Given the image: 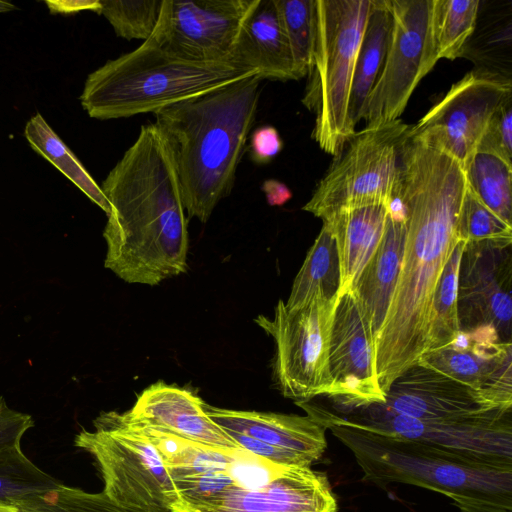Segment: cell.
<instances>
[{
    "label": "cell",
    "mask_w": 512,
    "mask_h": 512,
    "mask_svg": "<svg viewBox=\"0 0 512 512\" xmlns=\"http://www.w3.org/2000/svg\"><path fill=\"white\" fill-rule=\"evenodd\" d=\"M467 190L462 165L424 138L410 135L402 154L396 195L405 212L406 237L400 272L374 346L380 389L427 351L432 296L459 240L458 219Z\"/></svg>",
    "instance_id": "obj_1"
},
{
    "label": "cell",
    "mask_w": 512,
    "mask_h": 512,
    "mask_svg": "<svg viewBox=\"0 0 512 512\" xmlns=\"http://www.w3.org/2000/svg\"><path fill=\"white\" fill-rule=\"evenodd\" d=\"M110 212L104 266L130 284L155 286L187 270L188 219L168 141L156 123L100 186Z\"/></svg>",
    "instance_id": "obj_2"
},
{
    "label": "cell",
    "mask_w": 512,
    "mask_h": 512,
    "mask_svg": "<svg viewBox=\"0 0 512 512\" xmlns=\"http://www.w3.org/2000/svg\"><path fill=\"white\" fill-rule=\"evenodd\" d=\"M262 80L253 75L154 113L170 146L190 218L206 223L230 194L255 120Z\"/></svg>",
    "instance_id": "obj_3"
},
{
    "label": "cell",
    "mask_w": 512,
    "mask_h": 512,
    "mask_svg": "<svg viewBox=\"0 0 512 512\" xmlns=\"http://www.w3.org/2000/svg\"><path fill=\"white\" fill-rule=\"evenodd\" d=\"M355 456L363 479L404 483L451 498L462 512H512V466L355 427L330 410L300 403Z\"/></svg>",
    "instance_id": "obj_4"
},
{
    "label": "cell",
    "mask_w": 512,
    "mask_h": 512,
    "mask_svg": "<svg viewBox=\"0 0 512 512\" xmlns=\"http://www.w3.org/2000/svg\"><path fill=\"white\" fill-rule=\"evenodd\" d=\"M253 75L258 73L231 62L180 59L147 39L92 72L80 101L91 118H127L155 113Z\"/></svg>",
    "instance_id": "obj_5"
},
{
    "label": "cell",
    "mask_w": 512,
    "mask_h": 512,
    "mask_svg": "<svg viewBox=\"0 0 512 512\" xmlns=\"http://www.w3.org/2000/svg\"><path fill=\"white\" fill-rule=\"evenodd\" d=\"M371 0H315L316 38L304 105L316 115L312 137L338 156L355 134L349 103Z\"/></svg>",
    "instance_id": "obj_6"
},
{
    "label": "cell",
    "mask_w": 512,
    "mask_h": 512,
    "mask_svg": "<svg viewBox=\"0 0 512 512\" xmlns=\"http://www.w3.org/2000/svg\"><path fill=\"white\" fill-rule=\"evenodd\" d=\"M411 128L397 119L355 132L302 209L324 220L344 209L388 206L400 186Z\"/></svg>",
    "instance_id": "obj_7"
},
{
    "label": "cell",
    "mask_w": 512,
    "mask_h": 512,
    "mask_svg": "<svg viewBox=\"0 0 512 512\" xmlns=\"http://www.w3.org/2000/svg\"><path fill=\"white\" fill-rule=\"evenodd\" d=\"M74 444L94 458L114 503L129 512H171L178 500L173 479L153 445L119 413H101L94 430H81Z\"/></svg>",
    "instance_id": "obj_8"
},
{
    "label": "cell",
    "mask_w": 512,
    "mask_h": 512,
    "mask_svg": "<svg viewBox=\"0 0 512 512\" xmlns=\"http://www.w3.org/2000/svg\"><path fill=\"white\" fill-rule=\"evenodd\" d=\"M335 303L317 298L288 308L279 300L271 318L259 315L254 319L275 343V383L296 404L330 392L328 353Z\"/></svg>",
    "instance_id": "obj_9"
},
{
    "label": "cell",
    "mask_w": 512,
    "mask_h": 512,
    "mask_svg": "<svg viewBox=\"0 0 512 512\" xmlns=\"http://www.w3.org/2000/svg\"><path fill=\"white\" fill-rule=\"evenodd\" d=\"M388 4L390 37L362 112L366 126L399 119L419 82L438 61L431 27L433 0H388Z\"/></svg>",
    "instance_id": "obj_10"
},
{
    "label": "cell",
    "mask_w": 512,
    "mask_h": 512,
    "mask_svg": "<svg viewBox=\"0 0 512 512\" xmlns=\"http://www.w3.org/2000/svg\"><path fill=\"white\" fill-rule=\"evenodd\" d=\"M337 411L333 413L364 430L512 466L511 411L461 421L422 420L395 413L382 403L337 405Z\"/></svg>",
    "instance_id": "obj_11"
},
{
    "label": "cell",
    "mask_w": 512,
    "mask_h": 512,
    "mask_svg": "<svg viewBox=\"0 0 512 512\" xmlns=\"http://www.w3.org/2000/svg\"><path fill=\"white\" fill-rule=\"evenodd\" d=\"M258 2L163 0L159 20L148 40L180 59L231 62L240 31Z\"/></svg>",
    "instance_id": "obj_12"
},
{
    "label": "cell",
    "mask_w": 512,
    "mask_h": 512,
    "mask_svg": "<svg viewBox=\"0 0 512 512\" xmlns=\"http://www.w3.org/2000/svg\"><path fill=\"white\" fill-rule=\"evenodd\" d=\"M511 93L509 78L487 70H473L412 126L410 134L446 151L465 169L492 116Z\"/></svg>",
    "instance_id": "obj_13"
},
{
    "label": "cell",
    "mask_w": 512,
    "mask_h": 512,
    "mask_svg": "<svg viewBox=\"0 0 512 512\" xmlns=\"http://www.w3.org/2000/svg\"><path fill=\"white\" fill-rule=\"evenodd\" d=\"M511 279V244L466 243L458 280L459 331L492 329L511 343Z\"/></svg>",
    "instance_id": "obj_14"
},
{
    "label": "cell",
    "mask_w": 512,
    "mask_h": 512,
    "mask_svg": "<svg viewBox=\"0 0 512 512\" xmlns=\"http://www.w3.org/2000/svg\"><path fill=\"white\" fill-rule=\"evenodd\" d=\"M371 325L352 290L335 303L330 330L328 366L331 388L327 397L341 406L384 403L374 355Z\"/></svg>",
    "instance_id": "obj_15"
},
{
    "label": "cell",
    "mask_w": 512,
    "mask_h": 512,
    "mask_svg": "<svg viewBox=\"0 0 512 512\" xmlns=\"http://www.w3.org/2000/svg\"><path fill=\"white\" fill-rule=\"evenodd\" d=\"M382 404L395 413L422 420L461 421L510 412L512 400L416 363L394 380Z\"/></svg>",
    "instance_id": "obj_16"
},
{
    "label": "cell",
    "mask_w": 512,
    "mask_h": 512,
    "mask_svg": "<svg viewBox=\"0 0 512 512\" xmlns=\"http://www.w3.org/2000/svg\"><path fill=\"white\" fill-rule=\"evenodd\" d=\"M337 499L325 473L287 467L265 485L228 486L210 496L179 501L171 512H336Z\"/></svg>",
    "instance_id": "obj_17"
},
{
    "label": "cell",
    "mask_w": 512,
    "mask_h": 512,
    "mask_svg": "<svg viewBox=\"0 0 512 512\" xmlns=\"http://www.w3.org/2000/svg\"><path fill=\"white\" fill-rule=\"evenodd\" d=\"M205 405L193 391L159 381L144 389L126 413L203 446L227 453L243 449L208 416Z\"/></svg>",
    "instance_id": "obj_18"
},
{
    "label": "cell",
    "mask_w": 512,
    "mask_h": 512,
    "mask_svg": "<svg viewBox=\"0 0 512 512\" xmlns=\"http://www.w3.org/2000/svg\"><path fill=\"white\" fill-rule=\"evenodd\" d=\"M511 356V343L459 331L450 344L424 353L417 363L512 400Z\"/></svg>",
    "instance_id": "obj_19"
},
{
    "label": "cell",
    "mask_w": 512,
    "mask_h": 512,
    "mask_svg": "<svg viewBox=\"0 0 512 512\" xmlns=\"http://www.w3.org/2000/svg\"><path fill=\"white\" fill-rule=\"evenodd\" d=\"M208 416L226 431L247 435L256 440L306 457L312 464L325 449L326 426L315 417L232 410L205 405Z\"/></svg>",
    "instance_id": "obj_20"
},
{
    "label": "cell",
    "mask_w": 512,
    "mask_h": 512,
    "mask_svg": "<svg viewBox=\"0 0 512 512\" xmlns=\"http://www.w3.org/2000/svg\"><path fill=\"white\" fill-rule=\"evenodd\" d=\"M231 62L263 80H298L274 0H259L240 31Z\"/></svg>",
    "instance_id": "obj_21"
},
{
    "label": "cell",
    "mask_w": 512,
    "mask_h": 512,
    "mask_svg": "<svg viewBox=\"0 0 512 512\" xmlns=\"http://www.w3.org/2000/svg\"><path fill=\"white\" fill-rule=\"evenodd\" d=\"M406 237L405 222L389 216L382 239L351 289L376 340L397 284Z\"/></svg>",
    "instance_id": "obj_22"
},
{
    "label": "cell",
    "mask_w": 512,
    "mask_h": 512,
    "mask_svg": "<svg viewBox=\"0 0 512 512\" xmlns=\"http://www.w3.org/2000/svg\"><path fill=\"white\" fill-rule=\"evenodd\" d=\"M388 206L367 205L341 210L323 220L335 238L341 267L340 293L351 290L378 247L388 219Z\"/></svg>",
    "instance_id": "obj_23"
},
{
    "label": "cell",
    "mask_w": 512,
    "mask_h": 512,
    "mask_svg": "<svg viewBox=\"0 0 512 512\" xmlns=\"http://www.w3.org/2000/svg\"><path fill=\"white\" fill-rule=\"evenodd\" d=\"M119 416L153 445L173 481L199 474L228 472L239 451L227 453L203 446L163 428L135 420L126 412L119 413Z\"/></svg>",
    "instance_id": "obj_24"
},
{
    "label": "cell",
    "mask_w": 512,
    "mask_h": 512,
    "mask_svg": "<svg viewBox=\"0 0 512 512\" xmlns=\"http://www.w3.org/2000/svg\"><path fill=\"white\" fill-rule=\"evenodd\" d=\"M391 24L388 0H371L351 87L349 116L354 127L362 120L364 105L382 69Z\"/></svg>",
    "instance_id": "obj_25"
},
{
    "label": "cell",
    "mask_w": 512,
    "mask_h": 512,
    "mask_svg": "<svg viewBox=\"0 0 512 512\" xmlns=\"http://www.w3.org/2000/svg\"><path fill=\"white\" fill-rule=\"evenodd\" d=\"M341 286L338 248L329 226L321 231L309 249L291 288L288 308L303 306L314 299L336 301Z\"/></svg>",
    "instance_id": "obj_26"
},
{
    "label": "cell",
    "mask_w": 512,
    "mask_h": 512,
    "mask_svg": "<svg viewBox=\"0 0 512 512\" xmlns=\"http://www.w3.org/2000/svg\"><path fill=\"white\" fill-rule=\"evenodd\" d=\"M24 134L37 153L52 163L107 215L109 214L110 206L101 187L42 115L37 113L27 122Z\"/></svg>",
    "instance_id": "obj_27"
},
{
    "label": "cell",
    "mask_w": 512,
    "mask_h": 512,
    "mask_svg": "<svg viewBox=\"0 0 512 512\" xmlns=\"http://www.w3.org/2000/svg\"><path fill=\"white\" fill-rule=\"evenodd\" d=\"M464 171L468 189L512 225V164L494 154L477 151Z\"/></svg>",
    "instance_id": "obj_28"
},
{
    "label": "cell",
    "mask_w": 512,
    "mask_h": 512,
    "mask_svg": "<svg viewBox=\"0 0 512 512\" xmlns=\"http://www.w3.org/2000/svg\"><path fill=\"white\" fill-rule=\"evenodd\" d=\"M479 5L478 0H433L431 27L438 60L462 56L475 30Z\"/></svg>",
    "instance_id": "obj_29"
},
{
    "label": "cell",
    "mask_w": 512,
    "mask_h": 512,
    "mask_svg": "<svg viewBox=\"0 0 512 512\" xmlns=\"http://www.w3.org/2000/svg\"><path fill=\"white\" fill-rule=\"evenodd\" d=\"M465 244L464 240L458 241L436 283L431 302L429 339L426 352L450 344L459 332L457 315L458 280Z\"/></svg>",
    "instance_id": "obj_30"
},
{
    "label": "cell",
    "mask_w": 512,
    "mask_h": 512,
    "mask_svg": "<svg viewBox=\"0 0 512 512\" xmlns=\"http://www.w3.org/2000/svg\"><path fill=\"white\" fill-rule=\"evenodd\" d=\"M60 485L28 459L20 445L0 449V503L14 505Z\"/></svg>",
    "instance_id": "obj_31"
},
{
    "label": "cell",
    "mask_w": 512,
    "mask_h": 512,
    "mask_svg": "<svg viewBox=\"0 0 512 512\" xmlns=\"http://www.w3.org/2000/svg\"><path fill=\"white\" fill-rule=\"evenodd\" d=\"M292 54L296 76L312 67L316 38L315 0H274Z\"/></svg>",
    "instance_id": "obj_32"
},
{
    "label": "cell",
    "mask_w": 512,
    "mask_h": 512,
    "mask_svg": "<svg viewBox=\"0 0 512 512\" xmlns=\"http://www.w3.org/2000/svg\"><path fill=\"white\" fill-rule=\"evenodd\" d=\"M163 0H99L98 14L103 15L115 33L126 40H147L159 20Z\"/></svg>",
    "instance_id": "obj_33"
},
{
    "label": "cell",
    "mask_w": 512,
    "mask_h": 512,
    "mask_svg": "<svg viewBox=\"0 0 512 512\" xmlns=\"http://www.w3.org/2000/svg\"><path fill=\"white\" fill-rule=\"evenodd\" d=\"M13 506L19 512H129L109 499L103 491L90 493L63 484Z\"/></svg>",
    "instance_id": "obj_34"
},
{
    "label": "cell",
    "mask_w": 512,
    "mask_h": 512,
    "mask_svg": "<svg viewBox=\"0 0 512 512\" xmlns=\"http://www.w3.org/2000/svg\"><path fill=\"white\" fill-rule=\"evenodd\" d=\"M458 234L466 243H512V225L486 207L468 187L459 213Z\"/></svg>",
    "instance_id": "obj_35"
},
{
    "label": "cell",
    "mask_w": 512,
    "mask_h": 512,
    "mask_svg": "<svg viewBox=\"0 0 512 512\" xmlns=\"http://www.w3.org/2000/svg\"><path fill=\"white\" fill-rule=\"evenodd\" d=\"M477 151L494 154L512 164L511 97L492 116L480 140Z\"/></svg>",
    "instance_id": "obj_36"
},
{
    "label": "cell",
    "mask_w": 512,
    "mask_h": 512,
    "mask_svg": "<svg viewBox=\"0 0 512 512\" xmlns=\"http://www.w3.org/2000/svg\"><path fill=\"white\" fill-rule=\"evenodd\" d=\"M226 432L240 447L273 464L284 467H311L312 465L306 457L293 451L272 446L237 432Z\"/></svg>",
    "instance_id": "obj_37"
},
{
    "label": "cell",
    "mask_w": 512,
    "mask_h": 512,
    "mask_svg": "<svg viewBox=\"0 0 512 512\" xmlns=\"http://www.w3.org/2000/svg\"><path fill=\"white\" fill-rule=\"evenodd\" d=\"M33 426L32 416L10 408L0 396V449L20 445L24 434Z\"/></svg>",
    "instance_id": "obj_38"
},
{
    "label": "cell",
    "mask_w": 512,
    "mask_h": 512,
    "mask_svg": "<svg viewBox=\"0 0 512 512\" xmlns=\"http://www.w3.org/2000/svg\"><path fill=\"white\" fill-rule=\"evenodd\" d=\"M282 148L283 141L275 127L261 126L252 133L250 152L255 163L267 164L280 153Z\"/></svg>",
    "instance_id": "obj_39"
},
{
    "label": "cell",
    "mask_w": 512,
    "mask_h": 512,
    "mask_svg": "<svg viewBox=\"0 0 512 512\" xmlns=\"http://www.w3.org/2000/svg\"><path fill=\"white\" fill-rule=\"evenodd\" d=\"M261 189L271 206H282L292 198L291 190L283 182L275 179L264 181Z\"/></svg>",
    "instance_id": "obj_40"
},
{
    "label": "cell",
    "mask_w": 512,
    "mask_h": 512,
    "mask_svg": "<svg viewBox=\"0 0 512 512\" xmlns=\"http://www.w3.org/2000/svg\"><path fill=\"white\" fill-rule=\"evenodd\" d=\"M51 12L73 13L81 10H91L97 12L99 9L98 1H47Z\"/></svg>",
    "instance_id": "obj_41"
},
{
    "label": "cell",
    "mask_w": 512,
    "mask_h": 512,
    "mask_svg": "<svg viewBox=\"0 0 512 512\" xmlns=\"http://www.w3.org/2000/svg\"><path fill=\"white\" fill-rule=\"evenodd\" d=\"M16 9V6L5 1H0V13Z\"/></svg>",
    "instance_id": "obj_42"
},
{
    "label": "cell",
    "mask_w": 512,
    "mask_h": 512,
    "mask_svg": "<svg viewBox=\"0 0 512 512\" xmlns=\"http://www.w3.org/2000/svg\"><path fill=\"white\" fill-rule=\"evenodd\" d=\"M0 512H19L13 505L0 503Z\"/></svg>",
    "instance_id": "obj_43"
}]
</instances>
